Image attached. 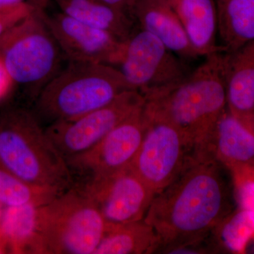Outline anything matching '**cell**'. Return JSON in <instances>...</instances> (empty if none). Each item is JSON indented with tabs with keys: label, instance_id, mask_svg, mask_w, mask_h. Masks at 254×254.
<instances>
[{
	"label": "cell",
	"instance_id": "d6986e66",
	"mask_svg": "<svg viewBox=\"0 0 254 254\" xmlns=\"http://www.w3.org/2000/svg\"><path fill=\"white\" fill-rule=\"evenodd\" d=\"M158 239L145 221L107 225L106 231L94 254H143L157 252Z\"/></svg>",
	"mask_w": 254,
	"mask_h": 254
},
{
	"label": "cell",
	"instance_id": "4316f807",
	"mask_svg": "<svg viewBox=\"0 0 254 254\" xmlns=\"http://www.w3.org/2000/svg\"><path fill=\"white\" fill-rule=\"evenodd\" d=\"M4 207L2 205L0 204V218H1V215H2L3 210H4Z\"/></svg>",
	"mask_w": 254,
	"mask_h": 254
},
{
	"label": "cell",
	"instance_id": "52a82bcc",
	"mask_svg": "<svg viewBox=\"0 0 254 254\" xmlns=\"http://www.w3.org/2000/svg\"><path fill=\"white\" fill-rule=\"evenodd\" d=\"M113 66L143 96L169 89L189 74L181 58L140 28L123 41Z\"/></svg>",
	"mask_w": 254,
	"mask_h": 254
},
{
	"label": "cell",
	"instance_id": "6da1fadb",
	"mask_svg": "<svg viewBox=\"0 0 254 254\" xmlns=\"http://www.w3.org/2000/svg\"><path fill=\"white\" fill-rule=\"evenodd\" d=\"M224 168L213 157L192 156L180 175L155 195L144 220L158 237L157 252L199 253V245L232 210Z\"/></svg>",
	"mask_w": 254,
	"mask_h": 254
},
{
	"label": "cell",
	"instance_id": "8fae6325",
	"mask_svg": "<svg viewBox=\"0 0 254 254\" xmlns=\"http://www.w3.org/2000/svg\"><path fill=\"white\" fill-rule=\"evenodd\" d=\"M80 189L91 196L108 225L143 220L155 196L131 166L110 178Z\"/></svg>",
	"mask_w": 254,
	"mask_h": 254
},
{
	"label": "cell",
	"instance_id": "30bf717a",
	"mask_svg": "<svg viewBox=\"0 0 254 254\" xmlns=\"http://www.w3.org/2000/svg\"><path fill=\"white\" fill-rule=\"evenodd\" d=\"M148 118L144 138L131 167L157 195L180 175L194 150L186 135L173 124L148 115Z\"/></svg>",
	"mask_w": 254,
	"mask_h": 254
},
{
	"label": "cell",
	"instance_id": "ba28073f",
	"mask_svg": "<svg viewBox=\"0 0 254 254\" xmlns=\"http://www.w3.org/2000/svg\"><path fill=\"white\" fill-rule=\"evenodd\" d=\"M148 125L144 103L93 149L67 162L73 186L83 188L129 168L139 150Z\"/></svg>",
	"mask_w": 254,
	"mask_h": 254
},
{
	"label": "cell",
	"instance_id": "277c9868",
	"mask_svg": "<svg viewBox=\"0 0 254 254\" xmlns=\"http://www.w3.org/2000/svg\"><path fill=\"white\" fill-rule=\"evenodd\" d=\"M127 90L132 89L115 66L68 62L43 87L31 110L46 128L109 104Z\"/></svg>",
	"mask_w": 254,
	"mask_h": 254
},
{
	"label": "cell",
	"instance_id": "ac0fdd59",
	"mask_svg": "<svg viewBox=\"0 0 254 254\" xmlns=\"http://www.w3.org/2000/svg\"><path fill=\"white\" fill-rule=\"evenodd\" d=\"M218 42L230 53L254 41V0H215Z\"/></svg>",
	"mask_w": 254,
	"mask_h": 254
},
{
	"label": "cell",
	"instance_id": "5b68a950",
	"mask_svg": "<svg viewBox=\"0 0 254 254\" xmlns=\"http://www.w3.org/2000/svg\"><path fill=\"white\" fill-rule=\"evenodd\" d=\"M106 229L91 196L73 186L38 207L30 254H94Z\"/></svg>",
	"mask_w": 254,
	"mask_h": 254
},
{
	"label": "cell",
	"instance_id": "e0dca14e",
	"mask_svg": "<svg viewBox=\"0 0 254 254\" xmlns=\"http://www.w3.org/2000/svg\"><path fill=\"white\" fill-rule=\"evenodd\" d=\"M60 11L78 21L108 32L125 41L135 31L131 15L100 0H53Z\"/></svg>",
	"mask_w": 254,
	"mask_h": 254
},
{
	"label": "cell",
	"instance_id": "7402d4cb",
	"mask_svg": "<svg viewBox=\"0 0 254 254\" xmlns=\"http://www.w3.org/2000/svg\"><path fill=\"white\" fill-rule=\"evenodd\" d=\"M60 194L56 190L33 186L23 181L0 164V204L4 208L41 206Z\"/></svg>",
	"mask_w": 254,
	"mask_h": 254
},
{
	"label": "cell",
	"instance_id": "ffe728a7",
	"mask_svg": "<svg viewBox=\"0 0 254 254\" xmlns=\"http://www.w3.org/2000/svg\"><path fill=\"white\" fill-rule=\"evenodd\" d=\"M210 237L218 249L232 254H245L251 242L254 241V210L240 207L232 210Z\"/></svg>",
	"mask_w": 254,
	"mask_h": 254
},
{
	"label": "cell",
	"instance_id": "9a60e30c",
	"mask_svg": "<svg viewBox=\"0 0 254 254\" xmlns=\"http://www.w3.org/2000/svg\"><path fill=\"white\" fill-rule=\"evenodd\" d=\"M198 57L221 51L215 0H168Z\"/></svg>",
	"mask_w": 254,
	"mask_h": 254
},
{
	"label": "cell",
	"instance_id": "7c38bea8",
	"mask_svg": "<svg viewBox=\"0 0 254 254\" xmlns=\"http://www.w3.org/2000/svg\"><path fill=\"white\" fill-rule=\"evenodd\" d=\"M44 16L68 62L114 66L123 41L108 32L85 24L62 11L52 14L45 12Z\"/></svg>",
	"mask_w": 254,
	"mask_h": 254
},
{
	"label": "cell",
	"instance_id": "603a6c76",
	"mask_svg": "<svg viewBox=\"0 0 254 254\" xmlns=\"http://www.w3.org/2000/svg\"><path fill=\"white\" fill-rule=\"evenodd\" d=\"M14 84V81L0 56V100L3 99L9 94Z\"/></svg>",
	"mask_w": 254,
	"mask_h": 254
},
{
	"label": "cell",
	"instance_id": "2e32d148",
	"mask_svg": "<svg viewBox=\"0 0 254 254\" xmlns=\"http://www.w3.org/2000/svg\"><path fill=\"white\" fill-rule=\"evenodd\" d=\"M209 153L227 169L254 160V131L225 110L209 145Z\"/></svg>",
	"mask_w": 254,
	"mask_h": 254
},
{
	"label": "cell",
	"instance_id": "44dd1931",
	"mask_svg": "<svg viewBox=\"0 0 254 254\" xmlns=\"http://www.w3.org/2000/svg\"><path fill=\"white\" fill-rule=\"evenodd\" d=\"M38 206L6 207L0 218V231L13 254H30L36 230Z\"/></svg>",
	"mask_w": 254,
	"mask_h": 254
},
{
	"label": "cell",
	"instance_id": "cb8c5ba5",
	"mask_svg": "<svg viewBox=\"0 0 254 254\" xmlns=\"http://www.w3.org/2000/svg\"><path fill=\"white\" fill-rule=\"evenodd\" d=\"M28 17L18 14H4L0 12V38L9 31L10 28L17 24L20 21Z\"/></svg>",
	"mask_w": 254,
	"mask_h": 254
},
{
	"label": "cell",
	"instance_id": "d4e9b609",
	"mask_svg": "<svg viewBox=\"0 0 254 254\" xmlns=\"http://www.w3.org/2000/svg\"><path fill=\"white\" fill-rule=\"evenodd\" d=\"M100 1L110 5L113 7L117 8V9L125 11L132 16L131 11L133 0H100Z\"/></svg>",
	"mask_w": 254,
	"mask_h": 254
},
{
	"label": "cell",
	"instance_id": "484cf974",
	"mask_svg": "<svg viewBox=\"0 0 254 254\" xmlns=\"http://www.w3.org/2000/svg\"><path fill=\"white\" fill-rule=\"evenodd\" d=\"M6 252H9L7 244L0 231V254H5L6 253Z\"/></svg>",
	"mask_w": 254,
	"mask_h": 254
},
{
	"label": "cell",
	"instance_id": "9c48e42d",
	"mask_svg": "<svg viewBox=\"0 0 254 254\" xmlns=\"http://www.w3.org/2000/svg\"><path fill=\"white\" fill-rule=\"evenodd\" d=\"M144 103V96L140 92L127 90L109 104L79 118L52 124L45 130L67 163L93 149L119 124Z\"/></svg>",
	"mask_w": 254,
	"mask_h": 254
},
{
	"label": "cell",
	"instance_id": "3957f363",
	"mask_svg": "<svg viewBox=\"0 0 254 254\" xmlns=\"http://www.w3.org/2000/svg\"><path fill=\"white\" fill-rule=\"evenodd\" d=\"M0 164L33 186L62 193L73 186L69 169L31 110L0 115Z\"/></svg>",
	"mask_w": 254,
	"mask_h": 254
},
{
	"label": "cell",
	"instance_id": "5bb4252c",
	"mask_svg": "<svg viewBox=\"0 0 254 254\" xmlns=\"http://www.w3.org/2000/svg\"><path fill=\"white\" fill-rule=\"evenodd\" d=\"M131 14L140 28L158 38L182 60L198 58L168 0H133Z\"/></svg>",
	"mask_w": 254,
	"mask_h": 254
},
{
	"label": "cell",
	"instance_id": "8992f818",
	"mask_svg": "<svg viewBox=\"0 0 254 254\" xmlns=\"http://www.w3.org/2000/svg\"><path fill=\"white\" fill-rule=\"evenodd\" d=\"M38 9L0 38V56L14 84L37 97L61 69L64 56Z\"/></svg>",
	"mask_w": 254,
	"mask_h": 254
},
{
	"label": "cell",
	"instance_id": "7a4b0ae2",
	"mask_svg": "<svg viewBox=\"0 0 254 254\" xmlns=\"http://www.w3.org/2000/svg\"><path fill=\"white\" fill-rule=\"evenodd\" d=\"M144 98L148 116L180 128L193 145V155H210L214 130L227 109L223 52L205 57L175 86Z\"/></svg>",
	"mask_w": 254,
	"mask_h": 254
},
{
	"label": "cell",
	"instance_id": "4fadbf2b",
	"mask_svg": "<svg viewBox=\"0 0 254 254\" xmlns=\"http://www.w3.org/2000/svg\"><path fill=\"white\" fill-rule=\"evenodd\" d=\"M223 53L227 109L254 131V41Z\"/></svg>",
	"mask_w": 254,
	"mask_h": 254
}]
</instances>
